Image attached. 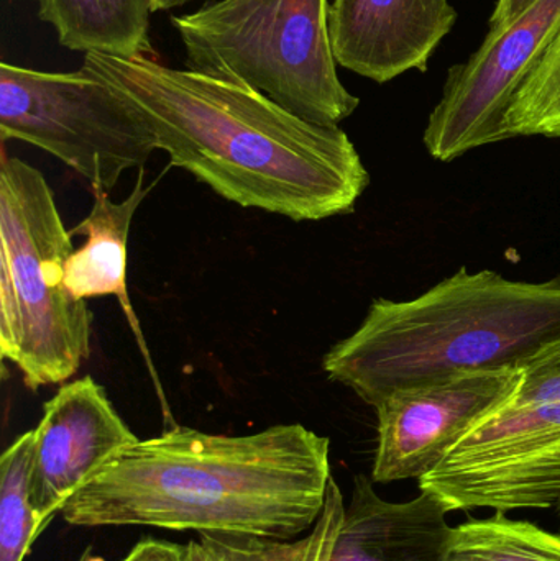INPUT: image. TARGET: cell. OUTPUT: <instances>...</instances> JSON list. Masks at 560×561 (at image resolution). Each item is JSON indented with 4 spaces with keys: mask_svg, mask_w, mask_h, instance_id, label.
Wrapping results in <instances>:
<instances>
[{
    "mask_svg": "<svg viewBox=\"0 0 560 561\" xmlns=\"http://www.w3.org/2000/svg\"><path fill=\"white\" fill-rule=\"evenodd\" d=\"M84 66L144 108L171 167L237 206L318 222L351 214L370 183L341 127L311 124L255 89L148 55L88 53Z\"/></svg>",
    "mask_w": 560,
    "mask_h": 561,
    "instance_id": "cell-1",
    "label": "cell"
},
{
    "mask_svg": "<svg viewBox=\"0 0 560 561\" xmlns=\"http://www.w3.org/2000/svg\"><path fill=\"white\" fill-rule=\"evenodd\" d=\"M332 478L331 440L305 425L249 435L176 425L115 458L59 516L76 527L293 540L318 523Z\"/></svg>",
    "mask_w": 560,
    "mask_h": 561,
    "instance_id": "cell-2",
    "label": "cell"
},
{
    "mask_svg": "<svg viewBox=\"0 0 560 561\" xmlns=\"http://www.w3.org/2000/svg\"><path fill=\"white\" fill-rule=\"evenodd\" d=\"M558 342L560 278L532 283L460 268L414 299H375L361 327L325 353L322 369L375 409L400 389L523 371Z\"/></svg>",
    "mask_w": 560,
    "mask_h": 561,
    "instance_id": "cell-3",
    "label": "cell"
},
{
    "mask_svg": "<svg viewBox=\"0 0 560 561\" xmlns=\"http://www.w3.org/2000/svg\"><path fill=\"white\" fill-rule=\"evenodd\" d=\"M35 167L0 160V356L26 388L62 385L91 355L92 312L65 284L75 249Z\"/></svg>",
    "mask_w": 560,
    "mask_h": 561,
    "instance_id": "cell-4",
    "label": "cell"
},
{
    "mask_svg": "<svg viewBox=\"0 0 560 561\" xmlns=\"http://www.w3.org/2000/svg\"><path fill=\"white\" fill-rule=\"evenodd\" d=\"M329 0H219L171 16L186 69L262 92L299 118L339 127L361 99L345 89Z\"/></svg>",
    "mask_w": 560,
    "mask_h": 561,
    "instance_id": "cell-5",
    "label": "cell"
},
{
    "mask_svg": "<svg viewBox=\"0 0 560 561\" xmlns=\"http://www.w3.org/2000/svg\"><path fill=\"white\" fill-rule=\"evenodd\" d=\"M0 138L53 154L104 193L158 150L144 108L85 66L43 72L2 62Z\"/></svg>",
    "mask_w": 560,
    "mask_h": 561,
    "instance_id": "cell-6",
    "label": "cell"
},
{
    "mask_svg": "<svg viewBox=\"0 0 560 561\" xmlns=\"http://www.w3.org/2000/svg\"><path fill=\"white\" fill-rule=\"evenodd\" d=\"M447 513L560 507V398H519L480 421L420 480Z\"/></svg>",
    "mask_w": 560,
    "mask_h": 561,
    "instance_id": "cell-7",
    "label": "cell"
},
{
    "mask_svg": "<svg viewBox=\"0 0 560 561\" xmlns=\"http://www.w3.org/2000/svg\"><path fill=\"white\" fill-rule=\"evenodd\" d=\"M559 33L560 0H535L515 22L487 33L467 61L450 66L424 130L427 153L449 163L476 148L508 140L510 102Z\"/></svg>",
    "mask_w": 560,
    "mask_h": 561,
    "instance_id": "cell-8",
    "label": "cell"
},
{
    "mask_svg": "<svg viewBox=\"0 0 560 561\" xmlns=\"http://www.w3.org/2000/svg\"><path fill=\"white\" fill-rule=\"evenodd\" d=\"M522 381L518 369L472 373L388 396L375 408L374 483L426 477L467 432L512 401Z\"/></svg>",
    "mask_w": 560,
    "mask_h": 561,
    "instance_id": "cell-9",
    "label": "cell"
},
{
    "mask_svg": "<svg viewBox=\"0 0 560 561\" xmlns=\"http://www.w3.org/2000/svg\"><path fill=\"white\" fill-rule=\"evenodd\" d=\"M35 504L39 530L69 497L140 438L92 376L59 386L35 428Z\"/></svg>",
    "mask_w": 560,
    "mask_h": 561,
    "instance_id": "cell-10",
    "label": "cell"
},
{
    "mask_svg": "<svg viewBox=\"0 0 560 561\" xmlns=\"http://www.w3.org/2000/svg\"><path fill=\"white\" fill-rule=\"evenodd\" d=\"M457 16L449 0H334L329 32L335 61L378 84L411 69L426 72Z\"/></svg>",
    "mask_w": 560,
    "mask_h": 561,
    "instance_id": "cell-11",
    "label": "cell"
},
{
    "mask_svg": "<svg viewBox=\"0 0 560 561\" xmlns=\"http://www.w3.org/2000/svg\"><path fill=\"white\" fill-rule=\"evenodd\" d=\"M449 533L436 497L421 491L408 503H390L358 474L331 561H441Z\"/></svg>",
    "mask_w": 560,
    "mask_h": 561,
    "instance_id": "cell-12",
    "label": "cell"
},
{
    "mask_svg": "<svg viewBox=\"0 0 560 561\" xmlns=\"http://www.w3.org/2000/svg\"><path fill=\"white\" fill-rule=\"evenodd\" d=\"M144 181V170H140L134 191L122 203H112L108 193L92 190L91 213L69 230L71 237L85 239L65 265V284L75 299L115 296L125 312L134 317L127 296V245L132 220L148 194Z\"/></svg>",
    "mask_w": 560,
    "mask_h": 561,
    "instance_id": "cell-13",
    "label": "cell"
},
{
    "mask_svg": "<svg viewBox=\"0 0 560 561\" xmlns=\"http://www.w3.org/2000/svg\"><path fill=\"white\" fill-rule=\"evenodd\" d=\"M150 0H39L38 9L66 48L118 58L150 55Z\"/></svg>",
    "mask_w": 560,
    "mask_h": 561,
    "instance_id": "cell-14",
    "label": "cell"
},
{
    "mask_svg": "<svg viewBox=\"0 0 560 561\" xmlns=\"http://www.w3.org/2000/svg\"><path fill=\"white\" fill-rule=\"evenodd\" d=\"M344 514V494L332 478L324 511L305 536L265 540L203 534L199 540L184 546L183 561H331Z\"/></svg>",
    "mask_w": 560,
    "mask_h": 561,
    "instance_id": "cell-15",
    "label": "cell"
},
{
    "mask_svg": "<svg viewBox=\"0 0 560 561\" xmlns=\"http://www.w3.org/2000/svg\"><path fill=\"white\" fill-rule=\"evenodd\" d=\"M441 561H560V536L495 513L450 527Z\"/></svg>",
    "mask_w": 560,
    "mask_h": 561,
    "instance_id": "cell-16",
    "label": "cell"
},
{
    "mask_svg": "<svg viewBox=\"0 0 560 561\" xmlns=\"http://www.w3.org/2000/svg\"><path fill=\"white\" fill-rule=\"evenodd\" d=\"M35 431L0 458V561H23L42 536L35 504Z\"/></svg>",
    "mask_w": 560,
    "mask_h": 561,
    "instance_id": "cell-17",
    "label": "cell"
},
{
    "mask_svg": "<svg viewBox=\"0 0 560 561\" xmlns=\"http://www.w3.org/2000/svg\"><path fill=\"white\" fill-rule=\"evenodd\" d=\"M506 138H560V33L516 89L505 117Z\"/></svg>",
    "mask_w": 560,
    "mask_h": 561,
    "instance_id": "cell-18",
    "label": "cell"
},
{
    "mask_svg": "<svg viewBox=\"0 0 560 561\" xmlns=\"http://www.w3.org/2000/svg\"><path fill=\"white\" fill-rule=\"evenodd\" d=\"M519 398H560V342L536 356L525 369Z\"/></svg>",
    "mask_w": 560,
    "mask_h": 561,
    "instance_id": "cell-19",
    "label": "cell"
},
{
    "mask_svg": "<svg viewBox=\"0 0 560 561\" xmlns=\"http://www.w3.org/2000/svg\"><path fill=\"white\" fill-rule=\"evenodd\" d=\"M128 561H183V546L167 540L144 539L127 553Z\"/></svg>",
    "mask_w": 560,
    "mask_h": 561,
    "instance_id": "cell-20",
    "label": "cell"
},
{
    "mask_svg": "<svg viewBox=\"0 0 560 561\" xmlns=\"http://www.w3.org/2000/svg\"><path fill=\"white\" fill-rule=\"evenodd\" d=\"M535 0H496L489 20V32H499L515 22Z\"/></svg>",
    "mask_w": 560,
    "mask_h": 561,
    "instance_id": "cell-21",
    "label": "cell"
},
{
    "mask_svg": "<svg viewBox=\"0 0 560 561\" xmlns=\"http://www.w3.org/2000/svg\"><path fill=\"white\" fill-rule=\"evenodd\" d=\"M151 12H161V10L176 9L184 3L193 2V0H150Z\"/></svg>",
    "mask_w": 560,
    "mask_h": 561,
    "instance_id": "cell-22",
    "label": "cell"
},
{
    "mask_svg": "<svg viewBox=\"0 0 560 561\" xmlns=\"http://www.w3.org/2000/svg\"><path fill=\"white\" fill-rule=\"evenodd\" d=\"M79 561H105L104 559H101V557L92 556L91 552H85L84 556H82V559ZM121 561H128L127 557L125 559H122Z\"/></svg>",
    "mask_w": 560,
    "mask_h": 561,
    "instance_id": "cell-23",
    "label": "cell"
},
{
    "mask_svg": "<svg viewBox=\"0 0 560 561\" xmlns=\"http://www.w3.org/2000/svg\"><path fill=\"white\" fill-rule=\"evenodd\" d=\"M559 511H560V507H559Z\"/></svg>",
    "mask_w": 560,
    "mask_h": 561,
    "instance_id": "cell-24",
    "label": "cell"
}]
</instances>
